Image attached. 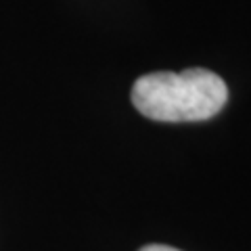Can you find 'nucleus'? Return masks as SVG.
I'll use <instances>...</instances> for the list:
<instances>
[{
	"mask_svg": "<svg viewBox=\"0 0 251 251\" xmlns=\"http://www.w3.org/2000/svg\"><path fill=\"white\" fill-rule=\"evenodd\" d=\"M226 100L228 86L222 77L199 67L147 74L132 86V105L155 122H203L222 111Z\"/></svg>",
	"mask_w": 251,
	"mask_h": 251,
	"instance_id": "obj_1",
	"label": "nucleus"
},
{
	"mask_svg": "<svg viewBox=\"0 0 251 251\" xmlns=\"http://www.w3.org/2000/svg\"><path fill=\"white\" fill-rule=\"evenodd\" d=\"M140 251H180V249H174V247H170V245H147V247H143Z\"/></svg>",
	"mask_w": 251,
	"mask_h": 251,
	"instance_id": "obj_2",
	"label": "nucleus"
}]
</instances>
